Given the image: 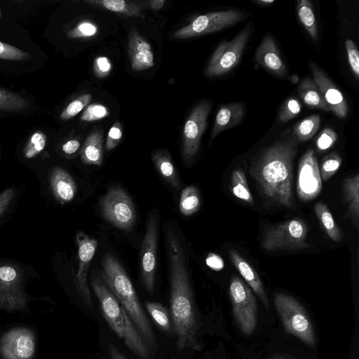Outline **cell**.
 Returning <instances> with one entry per match:
<instances>
[{
  "label": "cell",
  "mask_w": 359,
  "mask_h": 359,
  "mask_svg": "<svg viewBox=\"0 0 359 359\" xmlns=\"http://www.w3.org/2000/svg\"><path fill=\"white\" fill-rule=\"evenodd\" d=\"M244 113V107L241 102H231L222 106L216 114L211 133V141L222 131L240 123Z\"/></svg>",
  "instance_id": "cell-22"
},
{
  "label": "cell",
  "mask_w": 359,
  "mask_h": 359,
  "mask_svg": "<svg viewBox=\"0 0 359 359\" xmlns=\"http://www.w3.org/2000/svg\"><path fill=\"white\" fill-rule=\"evenodd\" d=\"M314 210L330 238L335 242L341 241L344 238L343 231L335 222L327 205L323 202H318L314 207Z\"/></svg>",
  "instance_id": "cell-28"
},
{
  "label": "cell",
  "mask_w": 359,
  "mask_h": 359,
  "mask_svg": "<svg viewBox=\"0 0 359 359\" xmlns=\"http://www.w3.org/2000/svg\"><path fill=\"white\" fill-rule=\"evenodd\" d=\"M79 147V141L76 139H71L62 144V150L65 154L72 155L76 153Z\"/></svg>",
  "instance_id": "cell-48"
},
{
  "label": "cell",
  "mask_w": 359,
  "mask_h": 359,
  "mask_svg": "<svg viewBox=\"0 0 359 359\" xmlns=\"http://www.w3.org/2000/svg\"><path fill=\"white\" fill-rule=\"evenodd\" d=\"M84 2L126 16L144 17L142 7L140 4L132 1L123 0H86Z\"/></svg>",
  "instance_id": "cell-26"
},
{
  "label": "cell",
  "mask_w": 359,
  "mask_h": 359,
  "mask_svg": "<svg viewBox=\"0 0 359 359\" xmlns=\"http://www.w3.org/2000/svg\"><path fill=\"white\" fill-rule=\"evenodd\" d=\"M158 219L155 212L148 217L145 234L141 245L140 273L145 290L152 294L157 266Z\"/></svg>",
  "instance_id": "cell-13"
},
{
  "label": "cell",
  "mask_w": 359,
  "mask_h": 359,
  "mask_svg": "<svg viewBox=\"0 0 359 359\" xmlns=\"http://www.w3.org/2000/svg\"><path fill=\"white\" fill-rule=\"evenodd\" d=\"M128 53L133 71H142L154 65V53L150 43L132 27L128 34Z\"/></svg>",
  "instance_id": "cell-18"
},
{
  "label": "cell",
  "mask_w": 359,
  "mask_h": 359,
  "mask_svg": "<svg viewBox=\"0 0 359 359\" xmlns=\"http://www.w3.org/2000/svg\"><path fill=\"white\" fill-rule=\"evenodd\" d=\"M31 58L30 54L12 45L0 41V59L23 61Z\"/></svg>",
  "instance_id": "cell-40"
},
{
  "label": "cell",
  "mask_w": 359,
  "mask_h": 359,
  "mask_svg": "<svg viewBox=\"0 0 359 359\" xmlns=\"http://www.w3.org/2000/svg\"><path fill=\"white\" fill-rule=\"evenodd\" d=\"M245 18L243 12L236 9L208 13L198 16L189 25L177 30L173 36L186 39L213 33L236 25Z\"/></svg>",
  "instance_id": "cell-10"
},
{
  "label": "cell",
  "mask_w": 359,
  "mask_h": 359,
  "mask_svg": "<svg viewBox=\"0 0 359 359\" xmlns=\"http://www.w3.org/2000/svg\"><path fill=\"white\" fill-rule=\"evenodd\" d=\"M99 206L104 219L116 228L128 231L133 227L136 219L135 205L122 187L109 189L100 198Z\"/></svg>",
  "instance_id": "cell-7"
},
{
  "label": "cell",
  "mask_w": 359,
  "mask_h": 359,
  "mask_svg": "<svg viewBox=\"0 0 359 359\" xmlns=\"http://www.w3.org/2000/svg\"><path fill=\"white\" fill-rule=\"evenodd\" d=\"M81 160L86 165H102L103 135L100 129L95 128L86 137L81 150Z\"/></svg>",
  "instance_id": "cell-23"
},
{
  "label": "cell",
  "mask_w": 359,
  "mask_h": 359,
  "mask_svg": "<svg viewBox=\"0 0 359 359\" xmlns=\"http://www.w3.org/2000/svg\"><path fill=\"white\" fill-rule=\"evenodd\" d=\"M251 31L250 25H246L231 41L223 40L215 50L205 74L208 77L219 76L227 74L239 63Z\"/></svg>",
  "instance_id": "cell-9"
},
{
  "label": "cell",
  "mask_w": 359,
  "mask_h": 359,
  "mask_svg": "<svg viewBox=\"0 0 359 359\" xmlns=\"http://www.w3.org/2000/svg\"><path fill=\"white\" fill-rule=\"evenodd\" d=\"M345 48L351 69L356 79H359V52L353 41H345Z\"/></svg>",
  "instance_id": "cell-42"
},
{
  "label": "cell",
  "mask_w": 359,
  "mask_h": 359,
  "mask_svg": "<svg viewBox=\"0 0 359 359\" xmlns=\"http://www.w3.org/2000/svg\"><path fill=\"white\" fill-rule=\"evenodd\" d=\"M97 32L98 27L95 23L88 20H83L69 30L67 35L71 39L89 38L95 36Z\"/></svg>",
  "instance_id": "cell-39"
},
{
  "label": "cell",
  "mask_w": 359,
  "mask_h": 359,
  "mask_svg": "<svg viewBox=\"0 0 359 359\" xmlns=\"http://www.w3.org/2000/svg\"><path fill=\"white\" fill-rule=\"evenodd\" d=\"M337 140V134L330 128H324L316 139V147L319 151L331 148Z\"/></svg>",
  "instance_id": "cell-43"
},
{
  "label": "cell",
  "mask_w": 359,
  "mask_h": 359,
  "mask_svg": "<svg viewBox=\"0 0 359 359\" xmlns=\"http://www.w3.org/2000/svg\"><path fill=\"white\" fill-rule=\"evenodd\" d=\"M201 207V197L197 188L189 186L184 188L180 195L179 208L180 212L184 216H190L196 213Z\"/></svg>",
  "instance_id": "cell-32"
},
{
  "label": "cell",
  "mask_w": 359,
  "mask_h": 359,
  "mask_svg": "<svg viewBox=\"0 0 359 359\" xmlns=\"http://www.w3.org/2000/svg\"><path fill=\"white\" fill-rule=\"evenodd\" d=\"M76 241L78 246L79 267L74 276V281L84 303L88 307L93 308L92 296L88 283V273L98 243L95 239L82 231L76 233Z\"/></svg>",
  "instance_id": "cell-16"
},
{
  "label": "cell",
  "mask_w": 359,
  "mask_h": 359,
  "mask_svg": "<svg viewBox=\"0 0 359 359\" xmlns=\"http://www.w3.org/2000/svg\"><path fill=\"white\" fill-rule=\"evenodd\" d=\"M322 189L319 166L313 149L307 150L302 156L298 168L297 193L302 201H310L317 197Z\"/></svg>",
  "instance_id": "cell-15"
},
{
  "label": "cell",
  "mask_w": 359,
  "mask_h": 359,
  "mask_svg": "<svg viewBox=\"0 0 359 359\" xmlns=\"http://www.w3.org/2000/svg\"><path fill=\"white\" fill-rule=\"evenodd\" d=\"M342 160L340 156L332 152L325 156L319 168L321 180L327 181L334 175L341 166Z\"/></svg>",
  "instance_id": "cell-37"
},
{
  "label": "cell",
  "mask_w": 359,
  "mask_h": 359,
  "mask_svg": "<svg viewBox=\"0 0 359 359\" xmlns=\"http://www.w3.org/2000/svg\"><path fill=\"white\" fill-rule=\"evenodd\" d=\"M36 351V337L31 329L20 327L4 333L0 338L2 359H32Z\"/></svg>",
  "instance_id": "cell-14"
},
{
  "label": "cell",
  "mask_w": 359,
  "mask_h": 359,
  "mask_svg": "<svg viewBox=\"0 0 359 359\" xmlns=\"http://www.w3.org/2000/svg\"><path fill=\"white\" fill-rule=\"evenodd\" d=\"M256 62L269 72L283 77L287 73V68L280 57L274 39L266 35L257 48L255 55Z\"/></svg>",
  "instance_id": "cell-19"
},
{
  "label": "cell",
  "mask_w": 359,
  "mask_h": 359,
  "mask_svg": "<svg viewBox=\"0 0 359 359\" xmlns=\"http://www.w3.org/2000/svg\"><path fill=\"white\" fill-rule=\"evenodd\" d=\"M299 94L302 101L309 107L330 111V108L324 100L320 90L311 78L303 79L298 87Z\"/></svg>",
  "instance_id": "cell-27"
},
{
  "label": "cell",
  "mask_w": 359,
  "mask_h": 359,
  "mask_svg": "<svg viewBox=\"0 0 359 359\" xmlns=\"http://www.w3.org/2000/svg\"><path fill=\"white\" fill-rule=\"evenodd\" d=\"M1 11L0 9V18H1Z\"/></svg>",
  "instance_id": "cell-53"
},
{
  "label": "cell",
  "mask_w": 359,
  "mask_h": 359,
  "mask_svg": "<svg viewBox=\"0 0 359 359\" xmlns=\"http://www.w3.org/2000/svg\"><path fill=\"white\" fill-rule=\"evenodd\" d=\"M100 276L126 311L147 344L154 347L156 339L150 323L126 270L112 254L107 253L103 256Z\"/></svg>",
  "instance_id": "cell-4"
},
{
  "label": "cell",
  "mask_w": 359,
  "mask_h": 359,
  "mask_svg": "<svg viewBox=\"0 0 359 359\" xmlns=\"http://www.w3.org/2000/svg\"><path fill=\"white\" fill-rule=\"evenodd\" d=\"M308 231L303 219H291L267 227L263 234L262 246L269 252L306 248Z\"/></svg>",
  "instance_id": "cell-6"
},
{
  "label": "cell",
  "mask_w": 359,
  "mask_h": 359,
  "mask_svg": "<svg viewBox=\"0 0 359 359\" xmlns=\"http://www.w3.org/2000/svg\"><path fill=\"white\" fill-rule=\"evenodd\" d=\"M146 309L157 326L167 334L174 333L171 316L168 309L161 303L147 302Z\"/></svg>",
  "instance_id": "cell-31"
},
{
  "label": "cell",
  "mask_w": 359,
  "mask_h": 359,
  "mask_svg": "<svg viewBox=\"0 0 359 359\" xmlns=\"http://www.w3.org/2000/svg\"><path fill=\"white\" fill-rule=\"evenodd\" d=\"M123 135V128L120 122L116 121L109 129L106 140L107 151L114 149L119 144Z\"/></svg>",
  "instance_id": "cell-45"
},
{
  "label": "cell",
  "mask_w": 359,
  "mask_h": 359,
  "mask_svg": "<svg viewBox=\"0 0 359 359\" xmlns=\"http://www.w3.org/2000/svg\"><path fill=\"white\" fill-rule=\"evenodd\" d=\"M298 141L290 129L284 131L272 144L252 160L250 173L264 196L286 208L293 206L292 168Z\"/></svg>",
  "instance_id": "cell-2"
},
{
  "label": "cell",
  "mask_w": 359,
  "mask_h": 359,
  "mask_svg": "<svg viewBox=\"0 0 359 359\" xmlns=\"http://www.w3.org/2000/svg\"><path fill=\"white\" fill-rule=\"evenodd\" d=\"M320 121L318 114L307 116L294 125L292 133L297 141L306 142L316 134L320 127Z\"/></svg>",
  "instance_id": "cell-30"
},
{
  "label": "cell",
  "mask_w": 359,
  "mask_h": 359,
  "mask_svg": "<svg viewBox=\"0 0 359 359\" xmlns=\"http://www.w3.org/2000/svg\"><path fill=\"white\" fill-rule=\"evenodd\" d=\"M206 264L214 271H221L224 267L222 258L214 253H210L205 259Z\"/></svg>",
  "instance_id": "cell-47"
},
{
  "label": "cell",
  "mask_w": 359,
  "mask_h": 359,
  "mask_svg": "<svg viewBox=\"0 0 359 359\" xmlns=\"http://www.w3.org/2000/svg\"><path fill=\"white\" fill-rule=\"evenodd\" d=\"M29 106L28 100L22 96L0 87V111L20 112Z\"/></svg>",
  "instance_id": "cell-33"
},
{
  "label": "cell",
  "mask_w": 359,
  "mask_h": 359,
  "mask_svg": "<svg viewBox=\"0 0 359 359\" xmlns=\"http://www.w3.org/2000/svg\"><path fill=\"white\" fill-rule=\"evenodd\" d=\"M231 187L233 194L236 198L250 205L255 204L245 175L242 169H236L233 172Z\"/></svg>",
  "instance_id": "cell-34"
},
{
  "label": "cell",
  "mask_w": 359,
  "mask_h": 359,
  "mask_svg": "<svg viewBox=\"0 0 359 359\" xmlns=\"http://www.w3.org/2000/svg\"><path fill=\"white\" fill-rule=\"evenodd\" d=\"M344 202L347 206L348 215L358 229L359 221V175L347 177L342 186Z\"/></svg>",
  "instance_id": "cell-24"
},
{
  "label": "cell",
  "mask_w": 359,
  "mask_h": 359,
  "mask_svg": "<svg viewBox=\"0 0 359 359\" xmlns=\"http://www.w3.org/2000/svg\"><path fill=\"white\" fill-rule=\"evenodd\" d=\"M297 11L299 19L308 34L316 41L318 39V27L311 3L308 0H299Z\"/></svg>",
  "instance_id": "cell-29"
},
{
  "label": "cell",
  "mask_w": 359,
  "mask_h": 359,
  "mask_svg": "<svg viewBox=\"0 0 359 359\" xmlns=\"http://www.w3.org/2000/svg\"><path fill=\"white\" fill-rule=\"evenodd\" d=\"M92 100L90 93H86L80 95L72 100L61 112L60 118L63 121H67L72 118L84 108H86Z\"/></svg>",
  "instance_id": "cell-36"
},
{
  "label": "cell",
  "mask_w": 359,
  "mask_h": 359,
  "mask_svg": "<svg viewBox=\"0 0 359 359\" xmlns=\"http://www.w3.org/2000/svg\"><path fill=\"white\" fill-rule=\"evenodd\" d=\"M109 114L110 112L106 106L94 103L85 108L80 119L83 121H95L102 119Z\"/></svg>",
  "instance_id": "cell-41"
},
{
  "label": "cell",
  "mask_w": 359,
  "mask_h": 359,
  "mask_svg": "<svg viewBox=\"0 0 359 359\" xmlns=\"http://www.w3.org/2000/svg\"><path fill=\"white\" fill-rule=\"evenodd\" d=\"M149 7L154 11H159L161 9L164 4L165 3V0H152L149 2Z\"/></svg>",
  "instance_id": "cell-50"
},
{
  "label": "cell",
  "mask_w": 359,
  "mask_h": 359,
  "mask_svg": "<svg viewBox=\"0 0 359 359\" xmlns=\"http://www.w3.org/2000/svg\"><path fill=\"white\" fill-rule=\"evenodd\" d=\"M112 64L110 60L106 56L96 57L93 62V73L100 79L108 76L111 71Z\"/></svg>",
  "instance_id": "cell-44"
},
{
  "label": "cell",
  "mask_w": 359,
  "mask_h": 359,
  "mask_svg": "<svg viewBox=\"0 0 359 359\" xmlns=\"http://www.w3.org/2000/svg\"><path fill=\"white\" fill-rule=\"evenodd\" d=\"M15 196V189L8 188L0 194V217L7 210Z\"/></svg>",
  "instance_id": "cell-46"
},
{
  "label": "cell",
  "mask_w": 359,
  "mask_h": 359,
  "mask_svg": "<svg viewBox=\"0 0 359 359\" xmlns=\"http://www.w3.org/2000/svg\"><path fill=\"white\" fill-rule=\"evenodd\" d=\"M90 284L100 302L102 316L113 332L139 359H151L147 343L100 276L92 273Z\"/></svg>",
  "instance_id": "cell-3"
},
{
  "label": "cell",
  "mask_w": 359,
  "mask_h": 359,
  "mask_svg": "<svg viewBox=\"0 0 359 359\" xmlns=\"http://www.w3.org/2000/svg\"><path fill=\"white\" fill-rule=\"evenodd\" d=\"M229 297L238 327L244 334H252L257 323V306L252 290L239 277L233 276L229 284Z\"/></svg>",
  "instance_id": "cell-8"
},
{
  "label": "cell",
  "mask_w": 359,
  "mask_h": 359,
  "mask_svg": "<svg viewBox=\"0 0 359 359\" xmlns=\"http://www.w3.org/2000/svg\"><path fill=\"white\" fill-rule=\"evenodd\" d=\"M231 260L243 276L247 285L258 296L266 309H269V302L259 274L255 269L237 251L229 250Z\"/></svg>",
  "instance_id": "cell-20"
},
{
  "label": "cell",
  "mask_w": 359,
  "mask_h": 359,
  "mask_svg": "<svg viewBox=\"0 0 359 359\" xmlns=\"http://www.w3.org/2000/svg\"><path fill=\"white\" fill-rule=\"evenodd\" d=\"M108 352L110 359H128L114 345L108 346Z\"/></svg>",
  "instance_id": "cell-49"
},
{
  "label": "cell",
  "mask_w": 359,
  "mask_h": 359,
  "mask_svg": "<svg viewBox=\"0 0 359 359\" xmlns=\"http://www.w3.org/2000/svg\"><path fill=\"white\" fill-rule=\"evenodd\" d=\"M46 135L41 130H36L29 137L24 148L26 158H32L40 154L46 147Z\"/></svg>",
  "instance_id": "cell-35"
},
{
  "label": "cell",
  "mask_w": 359,
  "mask_h": 359,
  "mask_svg": "<svg viewBox=\"0 0 359 359\" xmlns=\"http://www.w3.org/2000/svg\"><path fill=\"white\" fill-rule=\"evenodd\" d=\"M255 3L259 4L260 6H266L268 4H271L274 3V0H257L254 1Z\"/></svg>",
  "instance_id": "cell-51"
},
{
  "label": "cell",
  "mask_w": 359,
  "mask_h": 359,
  "mask_svg": "<svg viewBox=\"0 0 359 359\" xmlns=\"http://www.w3.org/2000/svg\"><path fill=\"white\" fill-rule=\"evenodd\" d=\"M153 162L162 178L174 189L180 187V180L167 150L158 149L152 154Z\"/></svg>",
  "instance_id": "cell-25"
},
{
  "label": "cell",
  "mask_w": 359,
  "mask_h": 359,
  "mask_svg": "<svg viewBox=\"0 0 359 359\" xmlns=\"http://www.w3.org/2000/svg\"><path fill=\"white\" fill-rule=\"evenodd\" d=\"M28 303L22 287V271L11 264L0 265V310L22 311Z\"/></svg>",
  "instance_id": "cell-11"
},
{
  "label": "cell",
  "mask_w": 359,
  "mask_h": 359,
  "mask_svg": "<svg viewBox=\"0 0 359 359\" xmlns=\"http://www.w3.org/2000/svg\"><path fill=\"white\" fill-rule=\"evenodd\" d=\"M170 270V316L178 350L203 349L198 335L201 320L194 302L186 264L185 254L178 236L171 230L166 233Z\"/></svg>",
  "instance_id": "cell-1"
},
{
  "label": "cell",
  "mask_w": 359,
  "mask_h": 359,
  "mask_svg": "<svg viewBox=\"0 0 359 359\" xmlns=\"http://www.w3.org/2000/svg\"><path fill=\"white\" fill-rule=\"evenodd\" d=\"M271 359H290V358H285V357H282V356H278V357H274V358H271Z\"/></svg>",
  "instance_id": "cell-52"
},
{
  "label": "cell",
  "mask_w": 359,
  "mask_h": 359,
  "mask_svg": "<svg viewBox=\"0 0 359 359\" xmlns=\"http://www.w3.org/2000/svg\"><path fill=\"white\" fill-rule=\"evenodd\" d=\"M301 109L302 106L299 101L295 97H290L285 101L280 109L278 121L282 123H286L297 116Z\"/></svg>",
  "instance_id": "cell-38"
},
{
  "label": "cell",
  "mask_w": 359,
  "mask_h": 359,
  "mask_svg": "<svg viewBox=\"0 0 359 359\" xmlns=\"http://www.w3.org/2000/svg\"><path fill=\"white\" fill-rule=\"evenodd\" d=\"M313 81L320 90L330 110L337 117L344 118L348 111L345 97L326 74L313 62H309Z\"/></svg>",
  "instance_id": "cell-17"
},
{
  "label": "cell",
  "mask_w": 359,
  "mask_h": 359,
  "mask_svg": "<svg viewBox=\"0 0 359 359\" xmlns=\"http://www.w3.org/2000/svg\"><path fill=\"white\" fill-rule=\"evenodd\" d=\"M210 109L211 103L208 100H203L193 108L186 120L182 133V156L187 164L192 161L199 149Z\"/></svg>",
  "instance_id": "cell-12"
},
{
  "label": "cell",
  "mask_w": 359,
  "mask_h": 359,
  "mask_svg": "<svg viewBox=\"0 0 359 359\" xmlns=\"http://www.w3.org/2000/svg\"><path fill=\"white\" fill-rule=\"evenodd\" d=\"M273 303L285 331L308 346H316L311 319L303 305L293 297L276 292Z\"/></svg>",
  "instance_id": "cell-5"
},
{
  "label": "cell",
  "mask_w": 359,
  "mask_h": 359,
  "mask_svg": "<svg viewBox=\"0 0 359 359\" xmlns=\"http://www.w3.org/2000/svg\"><path fill=\"white\" fill-rule=\"evenodd\" d=\"M50 184L55 198L60 203H68L74 198L76 184L72 177L63 168L56 167L53 169Z\"/></svg>",
  "instance_id": "cell-21"
}]
</instances>
